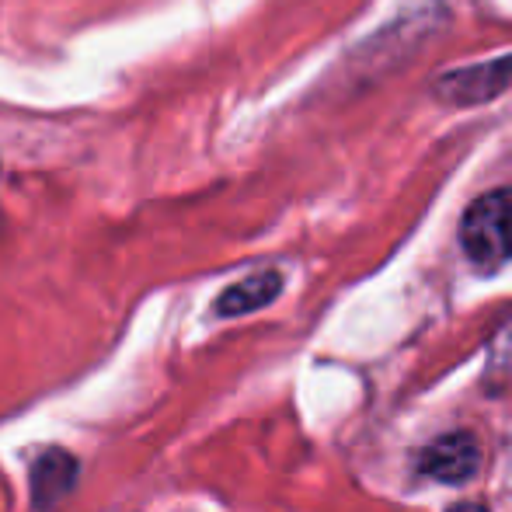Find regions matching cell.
<instances>
[{
  "mask_svg": "<svg viewBox=\"0 0 512 512\" xmlns=\"http://www.w3.org/2000/svg\"><path fill=\"white\" fill-rule=\"evenodd\" d=\"M464 255L478 269H499L512 258V189H495L474 199L460 223Z\"/></svg>",
  "mask_w": 512,
  "mask_h": 512,
  "instance_id": "6da1fadb",
  "label": "cell"
},
{
  "mask_svg": "<svg viewBox=\"0 0 512 512\" xmlns=\"http://www.w3.org/2000/svg\"><path fill=\"white\" fill-rule=\"evenodd\" d=\"M418 467L429 478L443 481V485H464L478 474L481 467V446L471 432H450L429 443L418 457Z\"/></svg>",
  "mask_w": 512,
  "mask_h": 512,
  "instance_id": "7a4b0ae2",
  "label": "cell"
},
{
  "mask_svg": "<svg viewBox=\"0 0 512 512\" xmlns=\"http://www.w3.org/2000/svg\"><path fill=\"white\" fill-rule=\"evenodd\" d=\"M509 84H512V53L492 63L453 70L443 81H436V95L450 105H478V102H488V98L502 95Z\"/></svg>",
  "mask_w": 512,
  "mask_h": 512,
  "instance_id": "3957f363",
  "label": "cell"
},
{
  "mask_svg": "<svg viewBox=\"0 0 512 512\" xmlns=\"http://www.w3.org/2000/svg\"><path fill=\"white\" fill-rule=\"evenodd\" d=\"M77 467L74 453L67 450H42L32 464V502L39 512H49L70 488L77 485Z\"/></svg>",
  "mask_w": 512,
  "mask_h": 512,
  "instance_id": "277c9868",
  "label": "cell"
},
{
  "mask_svg": "<svg viewBox=\"0 0 512 512\" xmlns=\"http://www.w3.org/2000/svg\"><path fill=\"white\" fill-rule=\"evenodd\" d=\"M279 290H283V276L279 272H255V276L241 279V283H234L230 290L220 293V300H216V314L220 317H237V314H251V310L258 307H269L272 300L279 297Z\"/></svg>",
  "mask_w": 512,
  "mask_h": 512,
  "instance_id": "5b68a950",
  "label": "cell"
},
{
  "mask_svg": "<svg viewBox=\"0 0 512 512\" xmlns=\"http://www.w3.org/2000/svg\"><path fill=\"white\" fill-rule=\"evenodd\" d=\"M450 512H488V509L478 506V502H457V506H450Z\"/></svg>",
  "mask_w": 512,
  "mask_h": 512,
  "instance_id": "8992f818",
  "label": "cell"
}]
</instances>
